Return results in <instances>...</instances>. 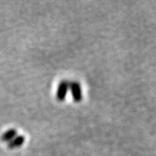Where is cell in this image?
Returning a JSON list of instances; mask_svg holds the SVG:
<instances>
[{"instance_id":"obj_1","label":"cell","mask_w":156,"mask_h":156,"mask_svg":"<svg viewBox=\"0 0 156 156\" xmlns=\"http://www.w3.org/2000/svg\"><path fill=\"white\" fill-rule=\"evenodd\" d=\"M69 89L71 92L72 97L76 102H80L82 100V90L80 84L78 81H69Z\"/></svg>"},{"instance_id":"obj_2","label":"cell","mask_w":156,"mask_h":156,"mask_svg":"<svg viewBox=\"0 0 156 156\" xmlns=\"http://www.w3.org/2000/svg\"><path fill=\"white\" fill-rule=\"evenodd\" d=\"M69 81L68 80H63L59 83L58 90H57V94H56L58 101H63L66 99V94L69 91Z\"/></svg>"},{"instance_id":"obj_3","label":"cell","mask_w":156,"mask_h":156,"mask_svg":"<svg viewBox=\"0 0 156 156\" xmlns=\"http://www.w3.org/2000/svg\"><path fill=\"white\" fill-rule=\"evenodd\" d=\"M25 143V137L23 136H17L12 140L7 143V147L10 149H15L19 147Z\"/></svg>"},{"instance_id":"obj_4","label":"cell","mask_w":156,"mask_h":156,"mask_svg":"<svg viewBox=\"0 0 156 156\" xmlns=\"http://www.w3.org/2000/svg\"><path fill=\"white\" fill-rule=\"evenodd\" d=\"M17 133H18L17 130L14 129V128L7 130L6 132H5L2 135V136H1V140L2 142H7V143H9L10 140H12L14 138L16 137Z\"/></svg>"}]
</instances>
